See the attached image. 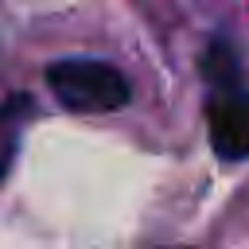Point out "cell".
I'll return each mask as SVG.
<instances>
[{"label": "cell", "instance_id": "1", "mask_svg": "<svg viewBox=\"0 0 249 249\" xmlns=\"http://www.w3.org/2000/svg\"><path fill=\"white\" fill-rule=\"evenodd\" d=\"M47 86L70 113H113L132 97L124 74L101 58H58L47 66Z\"/></svg>", "mask_w": 249, "mask_h": 249}, {"label": "cell", "instance_id": "2", "mask_svg": "<svg viewBox=\"0 0 249 249\" xmlns=\"http://www.w3.org/2000/svg\"><path fill=\"white\" fill-rule=\"evenodd\" d=\"M210 144L222 160H245L249 156V93H214L206 105Z\"/></svg>", "mask_w": 249, "mask_h": 249}, {"label": "cell", "instance_id": "3", "mask_svg": "<svg viewBox=\"0 0 249 249\" xmlns=\"http://www.w3.org/2000/svg\"><path fill=\"white\" fill-rule=\"evenodd\" d=\"M31 113H35V101L27 93H12L0 105V183L16 160V148H19V136H23V124L31 121Z\"/></svg>", "mask_w": 249, "mask_h": 249}, {"label": "cell", "instance_id": "4", "mask_svg": "<svg viewBox=\"0 0 249 249\" xmlns=\"http://www.w3.org/2000/svg\"><path fill=\"white\" fill-rule=\"evenodd\" d=\"M202 70H206V78H214V82H230L237 66H233V54H230L226 47H210V54H206Z\"/></svg>", "mask_w": 249, "mask_h": 249}]
</instances>
